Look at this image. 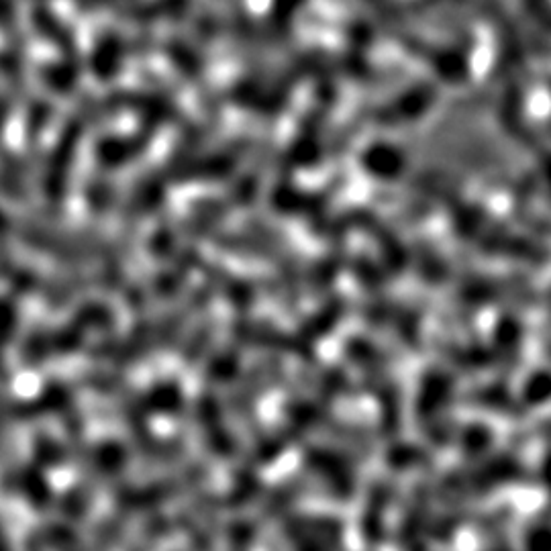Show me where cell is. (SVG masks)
I'll return each mask as SVG.
<instances>
[{
	"label": "cell",
	"mask_w": 551,
	"mask_h": 551,
	"mask_svg": "<svg viewBox=\"0 0 551 551\" xmlns=\"http://www.w3.org/2000/svg\"><path fill=\"white\" fill-rule=\"evenodd\" d=\"M521 341H523V331L517 319L513 317H503L496 325V352L500 362L505 366H515L519 362V352H521Z\"/></svg>",
	"instance_id": "cell-1"
},
{
	"label": "cell",
	"mask_w": 551,
	"mask_h": 551,
	"mask_svg": "<svg viewBox=\"0 0 551 551\" xmlns=\"http://www.w3.org/2000/svg\"><path fill=\"white\" fill-rule=\"evenodd\" d=\"M551 398V374L535 372L525 384V400L529 405H541Z\"/></svg>",
	"instance_id": "cell-2"
},
{
	"label": "cell",
	"mask_w": 551,
	"mask_h": 551,
	"mask_svg": "<svg viewBox=\"0 0 551 551\" xmlns=\"http://www.w3.org/2000/svg\"><path fill=\"white\" fill-rule=\"evenodd\" d=\"M476 403H484L488 407H494L492 411H507L511 415H515V403L509 398L507 390L500 386H490L480 390V394L476 392Z\"/></svg>",
	"instance_id": "cell-3"
},
{
	"label": "cell",
	"mask_w": 551,
	"mask_h": 551,
	"mask_svg": "<svg viewBox=\"0 0 551 551\" xmlns=\"http://www.w3.org/2000/svg\"><path fill=\"white\" fill-rule=\"evenodd\" d=\"M541 474H543V482L547 486V492L551 496V452L545 456V460L541 464Z\"/></svg>",
	"instance_id": "cell-4"
},
{
	"label": "cell",
	"mask_w": 551,
	"mask_h": 551,
	"mask_svg": "<svg viewBox=\"0 0 551 551\" xmlns=\"http://www.w3.org/2000/svg\"><path fill=\"white\" fill-rule=\"evenodd\" d=\"M9 113H11V103H9V98H0V131H3V125L7 123Z\"/></svg>",
	"instance_id": "cell-5"
},
{
	"label": "cell",
	"mask_w": 551,
	"mask_h": 551,
	"mask_svg": "<svg viewBox=\"0 0 551 551\" xmlns=\"http://www.w3.org/2000/svg\"><path fill=\"white\" fill-rule=\"evenodd\" d=\"M3 62H5V58H0V70H3Z\"/></svg>",
	"instance_id": "cell-6"
}]
</instances>
